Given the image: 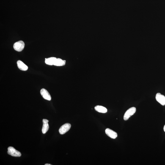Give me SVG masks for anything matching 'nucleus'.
Segmentation results:
<instances>
[{
  "label": "nucleus",
  "instance_id": "f03ea898",
  "mask_svg": "<svg viewBox=\"0 0 165 165\" xmlns=\"http://www.w3.org/2000/svg\"><path fill=\"white\" fill-rule=\"evenodd\" d=\"M7 153L8 155L14 157H20L21 155L20 152L12 147H9L8 148Z\"/></svg>",
  "mask_w": 165,
  "mask_h": 165
},
{
  "label": "nucleus",
  "instance_id": "0eeeda50",
  "mask_svg": "<svg viewBox=\"0 0 165 165\" xmlns=\"http://www.w3.org/2000/svg\"><path fill=\"white\" fill-rule=\"evenodd\" d=\"M40 94L43 98L48 101L51 100V95L46 89H43L40 91Z\"/></svg>",
  "mask_w": 165,
  "mask_h": 165
},
{
  "label": "nucleus",
  "instance_id": "423d86ee",
  "mask_svg": "<svg viewBox=\"0 0 165 165\" xmlns=\"http://www.w3.org/2000/svg\"><path fill=\"white\" fill-rule=\"evenodd\" d=\"M105 133L108 136L112 139H115L117 137V133L109 128L106 129L105 130Z\"/></svg>",
  "mask_w": 165,
  "mask_h": 165
},
{
  "label": "nucleus",
  "instance_id": "f257e3e1",
  "mask_svg": "<svg viewBox=\"0 0 165 165\" xmlns=\"http://www.w3.org/2000/svg\"><path fill=\"white\" fill-rule=\"evenodd\" d=\"M136 111V108L135 107H132L129 108L126 112L124 116V119L127 120L129 118L134 114Z\"/></svg>",
  "mask_w": 165,
  "mask_h": 165
},
{
  "label": "nucleus",
  "instance_id": "1a4fd4ad",
  "mask_svg": "<svg viewBox=\"0 0 165 165\" xmlns=\"http://www.w3.org/2000/svg\"><path fill=\"white\" fill-rule=\"evenodd\" d=\"M17 65L18 68L22 71L27 70L28 68L27 66L21 61L18 60L17 62Z\"/></svg>",
  "mask_w": 165,
  "mask_h": 165
},
{
  "label": "nucleus",
  "instance_id": "f8f14e48",
  "mask_svg": "<svg viewBox=\"0 0 165 165\" xmlns=\"http://www.w3.org/2000/svg\"><path fill=\"white\" fill-rule=\"evenodd\" d=\"M65 61L60 59H56L54 65L56 66H62L65 65Z\"/></svg>",
  "mask_w": 165,
  "mask_h": 165
},
{
  "label": "nucleus",
  "instance_id": "ddd939ff",
  "mask_svg": "<svg viewBox=\"0 0 165 165\" xmlns=\"http://www.w3.org/2000/svg\"><path fill=\"white\" fill-rule=\"evenodd\" d=\"M164 131L165 132V125H164Z\"/></svg>",
  "mask_w": 165,
  "mask_h": 165
},
{
  "label": "nucleus",
  "instance_id": "6e6552de",
  "mask_svg": "<svg viewBox=\"0 0 165 165\" xmlns=\"http://www.w3.org/2000/svg\"><path fill=\"white\" fill-rule=\"evenodd\" d=\"M49 121L45 119H43V126L42 128V132L43 134H45L48 131L49 129L48 122Z\"/></svg>",
  "mask_w": 165,
  "mask_h": 165
},
{
  "label": "nucleus",
  "instance_id": "9d476101",
  "mask_svg": "<svg viewBox=\"0 0 165 165\" xmlns=\"http://www.w3.org/2000/svg\"><path fill=\"white\" fill-rule=\"evenodd\" d=\"M95 109L96 111L100 113H105L107 111V109L106 107L102 106H96L95 107Z\"/></svg>",
  "mask_w": 165,
  "mask_h": 165
},
{
  "label": "nucleus",
  "instance_id": "7ed1b4c3",
  "mask_svg": "<svg viewBox=\"0 0 165 165\" xmlns=\"http://www.w3.org/2000/svg\"><path fill=\"white\" fill-rule=\"evenodd\" d=\"M25 44L23 41L16 42L14 45V48L15 51L18 52H21L23 51L25 47Z\"/></svg>",
  "mask_w": 165,
  "mask_h": 165
},
{
  "label": "nucleus",
  "instance_id": "4468645a",
  "mask_svg": "<svg viewBox=\"0 0 165 165\" xmlns=\"http://www.w3.org/2000/svg\"><path fill=\"white\" fill-rule=\"evenodd\" d=\"M45 165H51V164H45Z\"/></svg>",
  "mask_w": 165,
  "mask_h": 165
},
{
  "label": "nucleus",
  "instance_id": "39448f33",
  "mask_svg": "<svg viewBox=\"0 0 165 165\" xmlns=\"http://www.w3.org/2000/svg\"><path fill=\"white\" fill-rule=\"evenodd\" d=\"M156 99L157 101L162 106L165 105V96L160 93L157 94Z\"/></svg>",
  "mask_w": 165,
  "mask_h": 165
},
{
  "label": "nucleus",
  "instance_id": "9b49d317",
  "mask_svg": "<svg viewBox=\"0 0 165 165\" xmlns=\"http://www.w3.org/2000/svg\"><path fill=\"white\" fill-rule=\"evenodd\" d=\"M56 58L55 57H51L46 59L45 63L47 65H54V64L56 60Z\"/></svg>",
  "mask_w": 165,
  "mask_h": 165
},
{
  "label": "nucleus",
  "instance_id": "20e7f679",
  "mask_svg": "<svg viewBox=\"0 0 165 165\" xmlns=\"http://www.w3.org/2000/svg\"><path fill=\"white\" fill-rule=\"evenodd\" d=\"M71 127V125L69 123H66L62 126L59 130L60 134L61 135L65 134L68 131Z\"/></svg>",
  "mask_w": 165,
  "mask_h": 165
}]
</instances>
